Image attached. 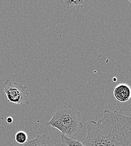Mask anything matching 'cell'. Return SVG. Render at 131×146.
Segmentation results:
<instances>
[{
  "instance_id": "6",
  "label": "cell",
  "mask_w": 131,
  "mask_h": 146,
  "mask_svg": "<svg viewBox=\"0 0 131 146\" xmlns=\"http://www.w3.org/2000/svg\"><path fill=\"white\" fill-rule=\"evenodd\" d=\"M61 3L63 7L71 9L76 6H83L84 5V0H61Z\"/></svg>"
},
{
  "instance_id": "7",
  "label": "cell",
  "mask_w": 131,
  "mask_h": 146,
  "mask_svg": "<svg viewBox=\"0 0 131 146\" xmlns=\"http://www.w3.org/2000/svg\"><path fill=\"white\" fill-rule=\"evenodd\" d=\"M61 138L62 143L66 146H85L83 143L74 138H68L61 135Z\"/></svg>"
},
{
  "instance_id": "4",
  "label": "cell",
  "mask_w": 131,
  "mask_h": 146,
  "mask_svg": "<svg viewBox=\"0 0 131 146\" xmlns=\"http://www.w3.org/2000/svg\"><path fill=\"white\" fill-rule=\"evenodd\" d=\"M114 96L119 102L128 101L131 98V87L125 83L118 84L114 90Z\"/></svg>"
},
{
  "instance_id": "9",
  "label": "cell",
  "mask_w": 131,
  "mask_h": 146,
  "mask_svg": "<svg viewBox=\"0 0 131 146\" xmlns=\"http://www.w3.org/2000/svg\"><path fill=\"white\" fill-rule=\"evenodd\" d=\"M6 121H7V123H9V124L12 123L13 122V117H11V116L8 117L7 118V119H6Z\"/></svg>"
},
{
  "instance_id": "11",
  "label": "cell",
  "mask_w": 131,
  "mask_h": 146,
  "mask_svg": "<svg viewBox=\"0 0 131 146\" xmlns=\"http://www.w3.org/2000/svg\"><path fill=\"white\" fill-rule=\"evenodd\" d=\"M130 117H131V110L130 111Z\"/></svg>"
},
{
  "instance_id": "8",
  "label": "cell",
  "mask_w": 131,
  "mask_h": 146,
  "mask_svg": "<svg viewBox=\"0 0 131 146\" xmlns=\"http://www.w3.org/2000/svg\"><path fill=\"white\" fill-rule=\"evenodd\" d=\"M28 137L26 132L22 130L18 131L15 136V141L19 145H24L28 141Z\"/></svg>"
},
{
  "instance_id": "3",
  "label": "cell",
  "mask_w": 131,
  "mask_h": 146,
  "mask_svg": "<svg viewBox=\"0 0 131 146\" xmlns=\"http://www.w3.org/2000/svg\"><path fill=\"white\" fill-rule=\"evenodd\" d=\"M3 88L8 102L17 105L29 104V93L26 86L7 80L3 84Z\"/></svg>"
},
{
  "instance_id": "1",
  "label": "cell",
  "mask_w": 131,
  "mask_h": 146,
  "mask_svg": "<svg viewBox=\"0 0 131 146\" xmlns=\"http://www.w3.org/2000/svg\"><path fill=\"white\" fill-rule=\"evenodd\" d=\"M85 146H131V117L119 111H104L103 117L87 125Z\"/></svg>"
},
{
  "instance_id": "2",
  "label": "cell",
  "mask_w": 131,
  "mask_h": 146,
  "mask_svg": "<svg viewBox=\"0 0 131 146\" xmlns=\"http://www.w3.org/2000/svg\"><path fill=\"white\" fill-rule=\"evenodd\" d=\"M46 125L56 128L63 135L74 138L83 128L80 113L71 105L56 110Z\"/></svg>"
},
{
  "instance_id": "5",
  "label": "cell",
  "mask_w": 131,
  "mask_h": 146,
  "mask_svg": "<svg viewBox=\"0 0 131 146\" xmlns=\"http://www.w3.org/2000/svg\"><path fill=\"white\" fill-rule=\"evenodd\" d=\"M51 139L44 134L39 135L30 141H27L22 146H51Z\"/></svg>"
},
{
  "instance_id": "12",
  "label": "cell",
  "mask_w": 131,
  "mask_h": 146,
  "mask_svg": "<svg viewBox=\"0 0 131 146\" xmlns=\"http://www.w3.org/2000/svg\"><path fill=\"white\" fill-rule=\"evenodd\" d=\"M129 2H131V0H129Z\"/></svg>"
},
{
  "instance_id": "10",
  "label": "cell",
  "mask_w": 131,
  "mask_h": 146,
  "mask_svg": "<svg viewBox=\"0 0 131 146\" xmlns=\"http://www.w3.org/2000/svg\"><path fill=\"white\" fill-rule=\"evenodd\" d=\"M53 146H66V145H65L64 144H63L62 143H58V144H56V145H53Z\"/></svg>"
}]
</instances>
